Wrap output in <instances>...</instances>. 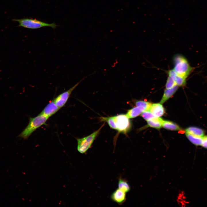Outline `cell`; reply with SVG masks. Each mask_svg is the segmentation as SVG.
Segmentation results:
<instances>
[{
	"instance_id": "cell-1",
	"label": "cell",
	"mask_w": 207,
	"mask_h": 207,
	"mask_svg": "<svg viewBox=\"0 0 207 207\" xmlns=\"http://www.w3.org/2000/svg\"><path fill=\"white\" fill-rule=\"evenodd\" d=\"M101 120L106 122L111 128L120 133L126 134L131 127L129 118L126 114H120L108 117H102Z\"/></svg>"
},
{
	"instance_id": "cell-2",
	"label": "cell",
	"mask_w": 207,
	"mask_h": 207,
	"mask_svg": "<svg viewBox=\"0 0 207 207\" xmlns=\"http://www.w3.org/2000/svg\"><path fill=\"white\" fill-rule=\"evenodd\" d=\"M173 69L178 74L186 79L194 69L189 64L187 58L181 54L175 55L173 58Z\"/></svg>"
},
{
	"instance_id": "cell-3",
	"label": "cell",
	"mask_w": 207,
	"mask_h": 207,
	"mask_svg": "<svg viewBox=\"0 0 207 207\" xmlns=\"http://www.w3.org/2000/svg\"><path fill=\"white\" fill-rule=\"evenodd\" d=\"M48 118L41 113L35 117L30 118L28 124L18 137L27 139L37 129L45 124Z\"/></svg>"
},
{
	"instance_id": "cell-4",
	"label": "cell",
	"mask_w": 207,
	"mask_h": 207,
	"mask_svg": "<svg viewBox=\"0 0 207 207\" xmlns=\"http://www.w3.org/2000/svg\"><path fill=\"white\" fill-rule=\"evenodd\" d=\"M12 20L18 22L19 24L18 26L30 29H37L45 27H49L53 29H55L57 26V25L54 23L49 24L35 19L31 18L14 19H12Z\"/></svg>"
},
{
	"instance_id": "cell-5",
	"label": "cell",
	"mask_w": 207,
	"mask_h": 207,
	"mask_svg": "<svg viewBox=\"0 0 207 207\" xmlns=\"http://www.w3.org/2000/svg\"><path fill=\"white\" fill-rule=\"evenodd\" d=\"M104 125V123L97 130L89 135L82 138L76 139L77 150L79 153L84 154L91 147Z\"/></svg>"
},
{
	"instance_id": "cell-6",
	"label": "cell",
	"mask_w": 207,
	"mask_h": 207,
	"mask_svg": "<svg viewBox=\"0 0 207 207\" xmlns=\"http://www.w3.org/2000/svg\"><path fill=\"white\" fill-rule=\"evenodd\" d=\"M87 76L83 78L79 82L68 90L58 95L54 99L55 103L60 109L66 104L72 91L80 82Z\"/></svg>"
},
{
	"instance_id": "cell-7",
	"label": "cell",
	"mask_w": 207,
	"mask_h": 207,
	"mask_svg": "<svg viewBox=\"0 0 207 207\" xmlns=\"http://www.w3.org/2000/svg\"><path fill=\"white\" fill-rule=\"evenodd\" d=\"M110 198L119 205H122L126 200V193L118 188L112 193Z\"/></svg>"
},
{
	"instance_id": "cell-8",
	"label": "cell",
	"mask_w": 207,
	"mask_h": 207,
	"mask_svg": "<svg viewBox=\"0 0 207 207\" xmlns=\"http://www.w3.org/2000/svg\"><path fill=\"white\" fill-rule=\"evenodd\" d=\"M60 109L53 100L45 107L41 113L49 118L57 112Z\"/></svg>"
},
{
	"instance_id": "cell-9",
	"label": "cell",
	"mask_w": 207,
	"mask_h": 207,
	"mask_svg": "<svg viewBox=\"0 0 207 207\" xmlns=\"http://www.w3.org/2000/svg\"><path fill=\"white\" fill-rule=\"evenodd\" d=\"M168 76L171 77L179 87H184L186 84V79L178 74L173 69L169 70L166 72Z\"/></svg>"
},
{
	"instance_id": "cell-10",
	"label": "cell",
	"mask_w": 207,
	"mask_h": 207,
	"mask_svg": "<svg viewBox=\"0 0 207 207\" xmlns=\"http://www.w3.org/2000/svg\"><path fill=\"white\" fill-rule=\"evenodd\" d=\"M155 117H160L162 116L164 113V107L161 103L152 104L148 110Z\"/></svg>"
},
{
	"instance_id": "cell-11",
	"label": "cell",
	"mask_w": 207,
	"mask_h": 207,
	"mask_svg": "<svg viewBox=\"0 0 207 207\" xmlns=\"http://www.w3.org/2000/svg\"><path fill=\"white\" fill-rule=\"evenodd\" d=\"M145 111V109L143 107L136 106L129 110L126 114L129 118H133L137 116Z\"/></svg>"
},
{
	"instance_id": "cell-12",
	"label": "cell",
	"mask_w": 207,
	"mask_h": 207,
	"mask_svg": "<svg viewBox=\"0 0 207 207\" xmlns=\"http://www.w3.org/2000/svg\"><path fill=\"white\" fill-rule=\"evenodd\" d=\"M163 120L161 118L155 117L147 120L149 126L156 129H160L162 126Z\"/></svg>"
},
{
	"instance_id": "cell-13",
	"label": "cell",
	"mask_w": 207,
	"mask_h": 207,
	"mask_svg": "<svg viewBox=\"0 0 207 207\" xmlns=\"http://www.w3.org/2000/svg\"><path fill=\"white\" fill-rule=\"evenodd\" d=\"M178 87H179L176 85L171 88L166 89L164 91L160 103H164L172 97L177 91Z\"/></svg>"
},
{
	"instance_id": "cell-14",
	"label": "cell",
	"mask_w": 207,
	"mask_h": 207,
	"mask_svg": "<svg viewBox=\"0 0 207 207\" xmlns=\"http://www.w3.org/2000/svg\"><path fill=\"white\" fill-rule=\"evenodd\" d=\"M185 133L202 137L204 135V131L201 129L196 127L191 126L185 130Z\"/></svg>"
},
{
	"instance_id": "cell-15",
	"label": "cell",
	"mask_w": 207,
	"mask_h": 207,
	"mask_svg": "<svg viewBox=\"0 0 207 207\" xmlns=\"http://www.w3.org/2000/svg\"><path fill=\"white\" fill-rule=\"evenodd\" d=\"M118 188L126 193L130 189V186L126 181L120 177L118 179Z\"/></svg>"
},
{
	"instance_id": "cell-16",
	"label": "cell",
	"mask_w": 207,
	"mask_h": 207,
	"mask_svg": "<svg viewBox=\"0 0 207 207\" xmlns=\"http://www.w3.org/2000/svg\"><path fill=\"white\" fill-rule=\"evenodd\" d=\"M162 126L165 129L174 131H179L181 129L175 123L171 121L164 120Z\"/></svg>"
},
{
	"instance_id": "cell-17",
	"label": "cell",
	"mask_w": 207,
	"mask_h": 207,
	"mask_svg": "<svg viewBox=\"0 0 207 207\" xmlns=\"http://www.w3.org/2000/svg\"><path fill=\"white\" fill-rule=\"evenodd\" d=\"M185 134L187 138L192 143L197 146L201 145L203 137H200L187 133Z\"/></svg>"
},
{
	"instance_id": "cell-18",
	"label": "cell",
	"mask_w": 207,
	"mask_h": 207,
	"mask_svg": "<svg viewBox=\"0 0 207 207\" xmlns=\"http://www.w3.org/2000/svg\"><path fill=\"white\" fill-rule=\"evenodd\" d=\"M135 104L136 106H141L144 108L145 110H148L152 103L149 102L142 101H136Z\"/></svg>"
},
{
	"instance_id": "cell-19",
	"label": "cell",
	"mask_w": 207,
	"mask_h": 207,
	"mask_svg": "<svg viewBox=\"0 0 207 207\" xmlns=\"http://www.w3.org/2000/svg\"><path fill=\"white\" fill-rule=\"evenodd\" d=\"M176 85L174 80L171 77L168 76L165 85L166 89L171 88Z\"/></svg>"
},
{
	"instance_id": "cell-20",
	"label": "cell",
	"mask_w": 207,
	"mask_h": 207,
	"mask_svg": "<svg viewBox=\"0 0 207 207\" xmlns=\"http://www.w3.org/2000/svg\"><path fill=\"white\" fill-rule=\"evenodd\" d=\"M141 116L144 119L147 120L155 117L149 110H145L141 114Z\"/></svg>"
},
{
	"instance_id": "cell-21",
	"label": "cell",
	"mask_w": 207,
	"mask_h": 207,
	"mask_svg": "<svg viewBox=\"0 0 207 207\" xmlns=\"http://www.w3.org/2000/svg\"><path fill=\"white\" fill-rule=\"evenodd\" d=\"M201 146L207 149V135L204 136L202 137V141Z\"/></svg>"
}]
</instances>
